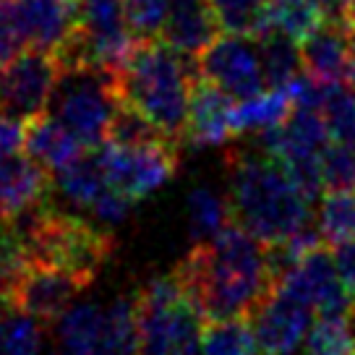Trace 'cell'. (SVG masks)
Here are the masks:
<instances>
[{"label":"cell","instance_id":"cell-1","mask_svg":"<svg viewBox=\"0 0 355 355\" xmlns=\"http://www.w3.org/2000/svg\"><path fill=\"white\" fill-rule=\"evenodd\" d=\"M173 272L204 322L251 316L275 290L266 243L238 222L193 245Z\"/></svg>","mask_w":355,"mask_h":355},{"label":"cell","instance_id":"cell-2","mask_svg":"<svg viewBox=\"0 0 355 355\" xmlns=\"http://www.w3.org/2000/svg\"><path fill=\"white\" fill-rule=\"evenodd\" d=\"M225 180L233 222L264 243H279L316 225L311 201L275 157L227 149Z\"/></svg>","mask_w":355,"mask_h":355},{"label":"cell","instance_id":"cell-3","mask_svg":"<svg viewBox=\"0 0 355 355\" xmlns=\"http://www.w3.org/2000/svg\"><path fill=\"white\" fill-rule=\"evenodd\" d=\"M196 73V66L189 68L186 58L157 37L139 40L118 81L123 100L146 112L170 141L183 146L191 84Z\"/></svg>","mask_w":355,"mask_h":355},{"label":"cell","instance_id":"cell-4","mask_svg":"<svg viewBox=\"0 0 355 355\" xmlns=\"http://www.w3.org/2000/svg\"><path fill=\"white\" fill-rule=\"evenodd\" d=\"M136 355H201L204 319L175 272L149 277L133 295Z\"/></svg>","mask_w":355,"mask_h":355},{"label":"cell","instance_id":"cell-5","mask_svg":"<svg viewBox=\"0 0 355 355\" xmlns=\"http://www.w3.org/2000/svg\"><path fill=\"white\" fill-rule=\"evenodd\" d=\"M121 102L118 73L100 66H63L50 115L76 133L87 149H97L107 141V128Z\"/></svg>","mask_w":355,"mask_h":355},{"label":"cell","instance_id":"cell-6","mask_svg":"<svg viewBox=\"0 0 355 355\" xmlns=\"http://www.w3.org/2000/svg\"><path fill=\"white\" fill-rule=\"evenodd\" d=\"M55 340L66 355H136L133 298L73 303L58 319Z\"/></svg>","mask_w":355,"mask_h":355},{"label":"cell","instance_id":"cell-7","mask_svg":"<svg viewBox=\"0 0 355 355\" xmlns=\"http://www.w3.org/2000/svg\"><path fill=\"white\" fill-rule=\"evenodd\" d=\"M60 58L50 50H24L0 66V112L19 121L44 115L60 78Z\"/></svg>","mask_w":355,"mask_h":355},{"label":"cell","instance_id":"cell-8","mask_svg":"<svg viewBox=\"0 0 355 355\" xmlns=\"http://www.w3.org/2000/svg\"><path fill=\"white\" fill-rule=\"evenodd\" d=\"M180 144L159 141L146 146H118L105 141L100 157L110 186L125 193L128 199L139 201L152 196L165 183L173 180L180 165Z\"/></svg>","mask_w":355,"mask_h":355},{"label":"cell","instance_id":"cell-9","mask_svg":"<svg viewBox=\"0 0 355 355\" xmlns=\"http://www.w3.org/2000/svg\"><path fill=\"white\" fill-rule=\"evenodd\" d=\"M199 76L214 81L225 89L233 100H248L259 92H264V71L259 58V44L254 37L241 34H225L196 58Z\"/></svg>","mask_w":355,"mask_h":355},{"label":"cell","instance_id":"cell-10","mask_svg":"<svg viewBox=\"0 0 355 355\" xmlns=\"http://www.w3.org/2000/svg\"><path fill=\"white\" fill-rule=\"evenodd\" d=\"M248 319L254 324L261 355H290L309 334L313 324V306L309 298L279 282Z\"/></svg>","mask_w":355,"mask_h":355},{"label":"cell","instance_id":"cell-11","mask_svg":"<svg viewBox=\"0 0 355 355\" xmlns=\"http://www.w3.org/2000/svg\"><path fill=\"white\" fill-rule=\"evenodd\" d=\"M84 288H89V282H84L68 269L29 264L13 285L11 303L21 313L37 319L42 327H50L73 306L76 295Z\"/></svg>","mask_w":355,"mask_h":355},{"label":"cell","instance_id":"cell-12","mask_svg":"<svg viewBox=\"0 0 355 355\" xmlns=\"http://www.w3.org/2000/svg\"><path fill=\"white\" fill-rule=\"evenodd\" d=\"M279 282H285L303 298H309L311 306L322 316H347L355 303L340 277L334 254L327 251V243L311 248L309 254L303 256L298 269H293L288 277Z\"/></svg>","mask_w":355,"mask_h":355},{"label":"cell","instance_id":"cell-13","mask_svg":"<svg viewBox=\"0 0 355 355\" xmlns=\"http://www.w3.org/2000/svg\"><path fill=\"white\" fill-rule=\"evenodd\" d=\"M233 97L220 89L214 81L204 76H193L189 102V121H186V139L189 146H225L235 136L233 131Z\"/></svg>","mask_w":355,"mask_h":355},{"label":"cell","instance_id":"cell-14","mask_svg":"<svg viewBox=\"0 0 355 355\" xmlns=\"http://www.w3.org/2000/svg\"><path fill=\"white\" fill-rule=\"evenodd\" d=\"M355 44V26L343 16H327L300 42L303 68L322 81H345L350 71Z\"/></svg>","mask_w":355,"mask_h":355},{"label":"cell","instance_id":"cell-15","mask_svg":"<svg viewBox=\"0 0 355 355\" xmlns=\"http://www.w3.org/2000/svg\"><path fill=\"white\" fill-rule=\"evenodd\" d=\"M26 44L58 53L78 26V0H13Z\"/></svg>","mask_w":355,"mask_h":355},{"label":"cell","instance_id":"cell-16","mask_svg":"<svg viewBox=\"0 0 355 355\" xmlns=\"http://www.w3.org/2000/svg\"><path fill=\"white\" fill-rule=\"evenodd\" d=\"M53 173L34 157H0V220H11L40 204L53 191Z\"/></svg>","mask_w":355,"mask_h":355},{"label":"cell","instance_id":"cell-17","mask_svg":"<svg viewBox=\"0 0 355 355\" xmlns=\"http://www.w3.org/2000/svg\"><path fill=\"white\" fill-rule=\"evenodd\" d=\"M217 32H220V24L207 0H173V8L159 40L170 44L186 60L196 63V58L217 40Z\"/></svg>","mask_w":355,"mask_h":355},{"label":"cell","instance_id":"cell-18","mask_svg":"<svg viewBox=\"0 0 355 355\" xmlns=\"http://www.w3.org/2000/svg\"><path fill=\"white\" fill-rule=\"evenodd\" d=\"M87 146L78 141V136L66 128L55 115H37L26 121V152L50 173H58L71 165Z\"/></svg>","mask_w":355,"mask_h":355},{"label":"cell","instance_id":"cell-19","mask_svg":"<svg viewBox=\"0 0 355 355\" xmlns=\"http://www.w3.org/2000/svg\"><path fill=\"white\" fill-rule=\"evenodd\" d=\"M53 186L73 209H89L102 191L110 186L105 165H102L100 146L84 149L71 165L58 170Z\"/></svg>","mask_w":355,"mask_h":355},{"label":"cell","instance_id":"cell-20","mask_svg":"<svg viewBox=\"0 0 355 355\" xmlns=\"http://www.w3.org/2000/svg\"><path fill=\"white\" fill-rule=\"evenodd\" d=\"M293 97L288 89H269L259 92L248 100H238L233 110V131L235 136L245 133H264L269 128H277L290 118L293 112Z\"/></svg>","mask_w":355,"mask_h":355},{"label":"cell","instance_id":"cell-21","mask_svg":"<svg viewBox=\"0 0 355 355\" xmlns=\"http://www.w3.org/2000/svg\"><path fill=\"white\" fill-rule=\"evenodd\" d=\"M259 40V58H261V71H264L266 87L285 89L295 76H300L303 68V55H300L298 40L288 37L275 26H269Z\"/></svg>","mask_w":355,"mask_h":355},{"label":"cell","instance_id":"cell-22","mask_svg":"<svg viewBox=\"0 0 355 355\" xmlns=\"http://www.w3.org/2000/svg\"><path fill=\"white\" fill-rule=\"evenodd\" d=\"M186 217H189V233L193 238V243L214 238L225 225L233 222L227 191L222 193L211 183L193 186L189 199H186Z\"/></svg>","mask_w":355,"mask_h":355},{"label":"cell","instance_id":"cell-23","mask_svg":"<svg viewBox=\"0 0 355 355\" xmlns=\"http://www.w3.org/2000/svg\"><path fill=\"white\" fill-rule=\"evenodd\" d=\"M201 355H261L248 316L211 319L201 327Z\"/></svg>","mask_w":355,"mask_h":355},{"label":"cell","instance_id":"cell-24","mask_svg":"<svg viewBox=\"0 0 355 355\" xmlns=\"http://www.w3.org/2000/svg\"><path fill=\"white\" fill-rule=\"evenodd\" d=\"M211 13L225 34L259 37L272 26L269 0H209Z\"/></svg>","mask_w":355,"mask_h":355},{"label":"cell","instance_id":"cell-25","mask_svg":"<svg viewBox=\"0 0 355 355\" xmlns=\"http://www.w3.org/2000/svg\"><path fill=\"white\" fill-rule=\"evenodd\" d=\"M316 225L324 243L337 245L355 238V189H329L322 196Z\"/></svg>","mask_w":355,"mask_h":355},{"label":"cell","instance_id":"cell-26","mask_svg":"<svg viewBox=\"0 0 355 355\" xmlns=\"http://www.w3.org/2000/svg\"><path fill=\"white\" fill-rule=\"evenodd\" d=\"M107 141L118 146H146L159 144V141H170V139L159 131V125L146 112H141L139 107H133L131 102L123 100L110 121Z\"/></svg>","mask_w":355,"mask_h":355},{"label":"cell","instance_id":"cell-27","mask_svg":"<svg viewBox=\"0 0 355 355\" xmlns=\"http://www.w3.org/2000/svg\"><path fill=\"white\" fill-rule=\"evenodd\" d=\"M42 324L19 309L0 311V355H40Z\"/></svg>","mask_w":355,"mask_h":355},{"label":"cell","instance_id":"cell-28","mask_svg":"<svg viewBox=\"0 0 355 355\" xmlns=\"http://www.w3.org/2000/svg\"><path fill=\"white\" fill-rule=\"evenodd\" d=\"M324 19L327 11L319 0H275L272 6V26L298 42H303Z\"/></svg>","mask_w":355,"mask_h":355},{"label":"cell","instance_id":"cell-29","mask_svg":"<svg viewBox=\"0 0 355 355\" xmlns=\"http://www.w3.org/2000/svg\"><path fill=\"white\" fill-rule=\"evenodd\" d=\"M303 355H355L347 316H322L303 340Z\"/></svg>","mask_w":355,"mask_h":355},{"label":"cell","instance_id":"cell-30","mask_svg":"<svg viewBox=\"0 0 355 355\" xmlns=\"http://www.w3.org/2000/svg\"><path fill=\"white\" fill-rule=\"evenodd\" d=\"M322 115L334 141L355 146V92L343 81H329L327 97L322 105Z\"/></svg>","mask_w":355,"mask_h":355},{"label":"cell","instance_id":"cell-31","mask_svg":"<svg viewBox=\"0 0 355 355\" xmlns=\"http://www.w3.org/2000/svg\"><path fill=\"white\" fill-rule=\"evenodd\" d=\"M173 0H125V16L139 40H157L162 34Z\"/></svg>","mask_w":355,"mask_h":355},{"label":"cell","instance_id":"cell-32","mask_svg":"<svg viewBox=\"0 0 355 355\" xmlns=\"http://www.w3.org/2000/svg\"><path fill=\"white\" fill-rule=\"evenodd\" d=\"M322 173L327 189H355V146L332 139L322 152Z\"/></svg>","mask_w":355,"mask_h":355},{"label":"cell","instance_id":"cell-33","mask_svg":"<svg viewBox=\"0 0 355 355\" xmlns=\"http://www.w3.org/2000/svg\"><path fill=\"white\" fill-rule=\"evenodd\" d=\"M24 47H26V37H24L21 21H19L16 3L0 0V66L24 53Z\"/></svg>","mask_w":355,"mask_h":355},{"label":"cell","instance_id":"cell-34","mask_svg":"<svg viewBox=\"0 0 355 355\" xmlns=\"http://www.w3.org/2000/svg\"><path fill=\"white\" fill-rule=\"evenodd\" d=\"M131 207H133V199H128L125 193H121L115 186H107V189L97 196V201L89 207V211H92L102 225L118 227V225H123V222L131 217Z\"/></svg>","mask_w":355,"mask_h":355},{"label":"cell","instance_id":"cell-35","mask_svg":"<svg viewBox=\"0 0 355 355\" xmlns=\"http://www.w3.org/2000/svg\"><path fill=\"white\" fill-rule=\"evenodd\" d=\"M21 146H26V125H24V121L0 112V157L19 155Z\"/></svg>","mask_w":355,"mask_h":355},{"label":"cell","instance_id":"cell-36","mask_svg":"<svg viewBox=\"0 0 355 355\" xmlns=\"http://www.w3.org/2000/svg\"><path fill=\"white\" fill-rule=\"evenodd\" d=\"M334 261H337V269H340V277H343L345 288H347V293L355 300V238L334 245Z\"/></svg>","mask_w":355,"mask_h":355},{"label":"cell","instance_id":"cell-37","mask_svg":"<svg viewBox=\"0 0 355 355\" xmlns=\"http://www.w3.org/2000/svg\"><path fill=\"white\" fill-rule=\"evenodd\" d=\"M324 6V11H327V16H343V19H347V11H350V0H319ZM350 21V19H347Z\"/></svg>","mask_w":355,"mask_h":355},{"label":"cell","instance_id":"cell-38","mask_svg":"<svg viewBox=\"0 0 355 355\" xmlns=\"http://www.w3.org/2000/svg\"><path fill=\"white\" fill-rule=\"evenodd\" d=\"M11 288H13L11 277L6 275V269L0 264V298H11Z\"/></svg>","mask_w":355,"mask_h":355},{"label":"cell","instance_id":"cell-39","mask_svg":"<svg viewBox=\"0 0 355 355\" xmlns=\"http://www.w3.org/2000/svg\"><path fill=\"white\" fill-rule=\"evenodd\" d=\"M347 81L355 87V44H353V58H350V71H347Z\"/></svg>","mask_w":355,"mask_h":355}]
</instances>
